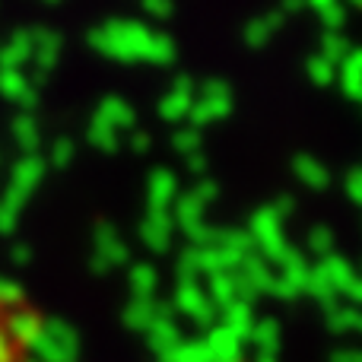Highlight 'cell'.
Returning a JSON list of instances; mask_svg holds the SVG:
<instances>
[{"label": "cell", "mask_w": 362, "mask_h": 362, "mask_svg": "<svg viewBox=\"0 0 362 362\" xmlns=\"http://www.w3.org/2000/svg\"><path fill=\"white\" fill-rule=\"evenodd\" d=\"M0 362H61L42 350V321L19 293L0 286ZM248 362V359H213Z\"/></svg>", "instance_id": "obj_1"}]
</instances>
